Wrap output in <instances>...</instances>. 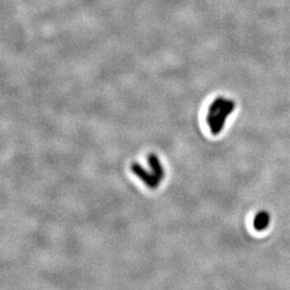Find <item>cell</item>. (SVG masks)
Segmentation results:
<instances>
[{
  "instance_id": "obj_1",
  "label": "cell",
  "mask_w": 290,
  "mask_h": 290,
  "mask_svg": "<svg viewBox=\"0 0 290 290\" xmlns=\"http://www.w3.org/2000/svg\"><path fill=\"white\" fill-rule=\"evenodd\" d=\"M235 108V102L232 99L225 98V101L214 115H206V122L210 126L212 134L217 135L224 128L227 117L231 114Z\"/></svg>"
},
{
  "instance_id": "obj_2",
  "label": "cell",
  "mask_w": 290,
  "mask_h": 290,
  "mask_svg": "<svg viewBox=\"0 0 290 290\" xmlns=\"http://www.w3.org/2000/svg\"><path fill=\"white\" fill-rule=\"evenodd\" d=\"M131 171L141 180H143L144 184L147 185L149 188L156 189L159 186L160 179L154 173H150V172H148L141 165L137 164V162H133V164L131 165Z\"/></svg>"
},
{
  "instance_id": "obj_3",
  "label": "cell",
  "mask_w": 290,
  "mask_h": 290,
  "mask_svg": "<svg viewBox=\"0 0 290 290\" xmlns=\"http://www.w3.org/2000/svg\"><path fill=\"white\" fill-rule=\"evenodd\" d=\"M148 161H149L150 167L153 170V173L155 174L160 180L164 179L165 170H164V168H162L157 155H155V154H150L149 157H148Z\"/></svg>"
},
{
  "instance_id": "obj_4",
  "label": "cell",
  "mask_w": 290,
  "mask_h": 290,
  "mask_svg": "<svg viewBox=\"0 0 290 290\" xmlns=\"http://www.w3.org/2000/svg\"><path fill=\"white\" fill-rule=\"evenodd\" d=\"M270 225V215L269 213L262 211L259 212L253 220V228L258 231L266 230Z\"/></svg>"
}]
</instances>
